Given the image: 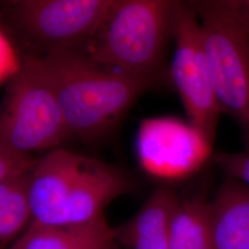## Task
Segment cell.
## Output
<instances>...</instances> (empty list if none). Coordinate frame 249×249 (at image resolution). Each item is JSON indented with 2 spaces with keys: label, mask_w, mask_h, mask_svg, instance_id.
<instances>
[{
  "label": "cell",
  "mask_w": 249,
  "mask_h": 249,
  "mask_svg": "<svg viewBox=\"0 0 249 249\" xmlns=\"http://www.w3.org/2000/svg\"><path fill=\"white\" fill-rule=\"evenodd\" d=\"M71 136L95 142L111 133L145 91L158 85L101 66L77 49L37 56Z\"/></svg>",
  "instance_id": "obj_1"
},
{
  "label": "cell",
  "mask_w": 249,
  "mask_h": 249,
  "mask_svg": "<svg viewBox=\"0 0 249 249\" xmlns=\"http://www.w3.org/2000/svg\"><path fill=\"white\" fill-rule=\"evenodd\" d=\"M133 189L123 170L71 151L55 149L32 170V223L70 225L105 215L108 204Z\"/></svg>",
  "instance_id": "obj_2"
},
{
  "label": "cell",
  "mask_w": 249,
  "mask_h": 249,
  "mask_svg": "<svg viewBox=\"0 0 249 249\" xmlns=\"http://www.w3.org/2000/svg\"><path fill=\"white\" fill-rule=\"evenodd\" d=\"M178 1L117 0L81 52L101 66L160 84Z\"/></svg>",
  "instance_id": "obj_3"
},
{
  "label": "cell",
  "mask_w": 249,
  "mask_h": 249,
  "mask_svg": "<svg viewBox=\"0 0 249 249\" xmlns=\"http://www.w3.org/2000/svg\"><path fill=\"white\" fill-rule=\"evenodd\" d=\"M203 31L205 51L222 114L240 128L249 151V34L235 0L190 1Z\"/></svg>",
  "instance_id": "obj_4"
},
{
  "label": "cell",
  "mask_w": 249,
  "mask_h": 249,
  "mask_svg": "<svg viewBox=\"0 0 249 249\" xmlns=\"http://www.w3.org/2000/svg\"><path fill=\"white\" fill-rule=\"evenodd\" d=\"M0 107V149L17 155L58 146L71 134L37 56L25 55Z\"/></svg>",
  "instance_id": "obj_5"
},
{
  "label": "cell",
  "mask_w": 249,
  "mask_h": 249,
  "mask_svg": "<svg viewBox=\"0 0 249 249\" xmlns=\"http://www.w3.org/2000/svg\"><path fill=\"white\" fill-rule=\"evenodd\" d=\"M117 0L0 1L3 17L44 53L81 50L98 33Z\"/></svg>",
  "instance_id": "obj_6"
},
{
  "label": "cell",
  "mask_w": 249,
  "mask_h": 249,
  "mask_svg": "<svg viewBox=\"0 0 249 249\" xmlns=\"http://www.w3.org/2000/svg\"><path fill=\"white\" fill-rule=\"evenodd\" d=\"M169 78L192 124L213 146L221 108L214 92L203 31L190 1H178L173 25Z\"/></svg>",
  "instance_id": "obj_7"
},
{
  "label": "cell",
  "mask_w": 249,
  "mask_h": 249,
  "mask_svg": "<svg viewBox=\"0 0 249 249\" xmlns=\"http://www.w3.org/2000/svg\"><path fill=\"white\" fill-rule=\"evenodd\" d=\"M212 146L189 124L174 117L143 121L136 149L143 167L163 178L185 176L212 156Z\"/></svg>",
  "instance_id": "obj_8"
},
{
  "label": "cell",
  "mask_w": 249,
  "mask_h": 249,
  "mask_svg": "<svg viewBox=\"0 0 249 249\" xmlns=\"http://www.w3.org/2000/svg\"><path fill=\"white\" fill-rule=\"evenodd\" d=\"M116 231L103 215L87 223L46 225L30 223L9 249H115Z\"/></svg>",
  "instance_id": "obj_9"
},
{
  "label": "cell",
  "mask_w": 249,
  "mask_h": 249,
  "mask_svg": "<svg viewBox=\"0 0 249 249\" xmlns=\"http://www.w3.org/2000/svg\"><path fill=\"white\" fill-rule=\"evenodd\" d=\"M179 197L168 187L153 191L133 217L116 227V243L124 249H169V227Z\"/></svg>",
  "instance_id": "obj_10"
},
{
  "label": "cell",
  "mask_w": 249,
  "mask_h": 249,
  "mask_svg": "<svg viewBox=\"0 0 249 249\" xmlns=\"http://www.w3.org/2000/svg\"><path fill=\"white\" fill-rule=\"evenodd\" d=\"M212 249H249V188L226 178L212 201Z\"/></svg>",
  "instance_id": "obj_11"
},
{
  "label": "cell",
  "mask_w": 249,
  "mask_h": 249,
  "mask_svg": "<svg viewBox=\"0 0 249 249\" xmlns=\"http://www.w3.org/2000/svg\"><path fill=\"white\" fill-rule=\"evenodd\" d=\"M212 249V201L179 198L170 222L169 249Z\"/></svg>",
  "instance_id": "obj_12"
},
{
  "label": "cell",
  "mask_w": 249,
  "mask_h": 249,
  "mask_svg": "<svg viewBox=\"0 0 249 249\" xmlns=\"http://www.w3.org/2000/svg\"><path fill=\"white\" fill-rule=\"evenodd\" d=\"M32 170L0 183V249L11 247L32 222L29 201Z\"/></svg>",
  "instance_id": "obj_13"
},
{
  "label": "cell",
  "mask_w": 249,
  "mask_h": 249,
  "mask_svg": "<svg viewBox=\"0 0 249 249\" xmlns=\"http://www.w3.org/2000/svg\"><path fill=\"white\" fill-rule=\"evenodd\" d=\"M210 160L223 171L226 178L237 180L249 188V151L215 152Z\"/></svg>",
  "instance_id": "obj_14"
},
{
  "label": "cell",
  "mask_w": 249,
  "mask_h": 249,
  "mask_svg": "<svg viewBox=\"0 0 249 249\" xmlns=\"http://www.w3.org/2000/svg\"><path fill=\"white\" fill-rule=\"evenodd\" d=\"M37 160L31 155H17L0 149V183L33 169Z\"/></svg>",
  "instance_id": "obj_15"
},
{
  "label": "cell",
  "mask_w": 249,
  "mask_h": 249,
  "mask_svg": "<svg viewBox=\"0 0 249 249\" xmlns=\"http://www.w3.org/2000/svg\"><path fill=\"white\" fill-rule=\"evenodd\" d=\"M20 65L21 59L0 30V85L11 80L18 73Z\"/></svg>",
  "instance_id": "obj_16"
},
{
  "label": "cell",
  "mask_w": 249,
  "mask_h": 249,
  "mask_svg": "<svg viewBox=\"0 0 249 249\" xmlns=\"http://www.w3.org/2000/svg\"><path fill=\"white\" fill-rule=\"evenodd\" d=\"M241 19L249 34V0H235Z\"/></svg>",
  "instance_id": "obj_17"
}]
</instances>
